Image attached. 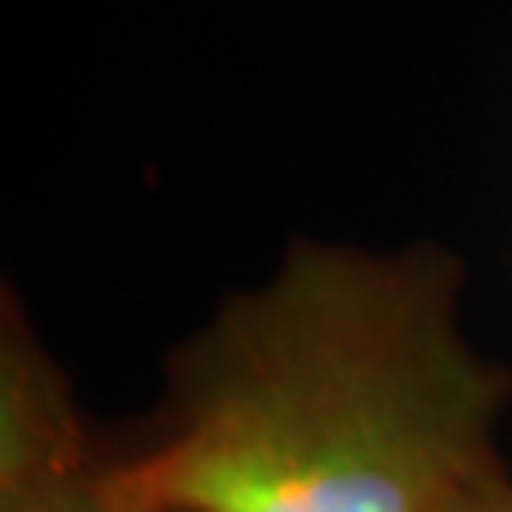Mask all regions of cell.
Returning a JSON list of instances; mask_svg holds the SVG:
<instances>
[{
  "label": "cell",
  "instance_id": "cell-1",
  "mask_svg": "<svg viewBox=\"0 0 512 512\" xmlns=\"http://www.w3.org/2000/svg\"><path fill=\"white\" fill-rule=\"evenodd\" d=\"M505 403L444 251L296 243L175 349L160 429L103 463V494L110 512H452L501 471Z\"/></svg>",
  "mask_w": 512,
  "mask_h": 512
},
{
  "label": "cell",
  "instance_id": "cell-2",
  "mask_svg": "<svg viewBox=\"0 0 512 512\" xmlns=\"http://www.w3.org/2000/svg\"><path fill=\"white\" fill-rule=\"evenodd\" d=\"M0 512H110L69 384L12 308L0 342Z\"/></svg>",
  "mask_w": 512,
  "mask_h": 512
},
{
  "label": "cell",
  "instance_id": "cell-3",
  "mask_svg": "<svg viewBox=\"0 0 512 512\" xmlns=\"http://www.w3.org/2000/svg\"><path fill=\"white\" fill-rule=\"evenodd\" d=\"M452 512H512V482L505 475V467L486 478V482H478Z\"/></svg>",
  "mask_w": 512,
  "mask_h": 512
}]
</instances>
